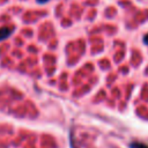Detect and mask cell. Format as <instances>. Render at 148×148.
<instances>
[{
  "label": "cell",
  "mask_w": 148,
  "mask_h": 148,
  "mask_svg": "<svg viewBox=\"0 0 148 148\" xmlns=\"http://www.w3.org/2000/svg\"><path fill=\"white\" fill-rule=\"evenodd\" d=\"M143 42H145V44L148 45V35H146V36L143 37Z\"/></svg>",
  "instance_id": "3"
},
{
  "label": "cell",
  "mask_w": 148,
  "mask_h": 148,
  "mask_svg": "<svg viewBox=\"0 0 148 148\" xmlns=\"http://www.w3.org/2000/svg\"><path fill=\"white\" fill-rule=\"evenodd\" d=\"M9 34H10V30H9V29H7V28H2V29H0V39L6 38Z\"/></svg>",
  "instance_id": "1"
},
{
  "label": "cell",
  "mask_w": 148,
  "mask_h": 148,
  "mask_svg": "<svg viewBox=\"0 0 148 148\" xmlns=\"http://www.w3.org/2000/svg\"><path fill=\"white\" fill-rule=\"evenodd\" d=\"M45 1H47V0H38V2H45Z\"/></svg>",
  "instance_id": "4"
},
{
  "label": "cell",
  "mask_w": 148,
  "mask_h": 148,
  "mask_svg": "<svg viewBox=\"0 0 148 148\" xmlns=\"http://www.w3.org/2000/svg\"><path fill=\"white\" fill-rule=\"evenodd\" d=\"M130 148H148V146L141 142H132L130 145Z\"/></svg>",
  "instance_id": "2"
}]
</instances>
